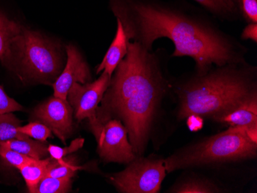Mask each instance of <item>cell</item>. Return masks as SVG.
<instances>
[{"instance_id":"6da1fadb","label":"cell","mask_w":257,"mask_h":193,"mask_svg":"<svg viewBox=\"0 0 257 193\" xmlns=\"http://www.w3.org/2000/svg\"><path fill=\"white\" fill-rule=\"evenodd\" d=\"M109 7L123 27L127 40L151 51L154 42L167 38L174 57L188 56L196 74L214 66L244 62L246 50L206 20L160 0H109Z\"/></svg>"},{"instance_id":"7a4b0ae2","label":"cell","mask_w":257,"mask_h":193,"mask_svg":"<svg viewBox=\"0 0 257 193\" xmlns=\"http://www.w3.org/2000/svg\"><path fill=\"white\" fill-rule=\"evenodd\" d=\"M127 53L115 68L97 109L99 123L119 118L136 156L145 151L162 99L169 87L154 53L128 42Z\"/></svg>"},{"instance_id":"3957f363","label":"cell","mask_w":257,"mask_h":193,"mask_svg":"<svg viewBox=\"0 0 257 193\" xmlns=\"http://www.w3.org/2000/svg\"><path fill=\"white\" fill-rule=\"evenodd\" d=\"M253 70L244 62L214 66L208 73L196 74L178 85L179 120H184L190 115L213 119L256 94Z\"/></svg>"},{"instance_id":"277c9868","label":"cell","mask_w":257,"mask_h":193,"mask_svg":"<svg viewBox=\"0 0 257 193\" xmlns=\"http://www.w3.org/2000/svg\"><path fill=\"white\" fill-rule=\"evenodd\" d=\"M257 126H232L186 145L164 160L167 173L177 170L223 165L255 158Z\"/></svg>"},{"instance_id":"5b68a950","label":"cell","mask_w":257,"mask_h":193,"mask_svg":"<svg viewBox=\"0 0 257 193\" xmlns=\"http://www.w3.org/2000/svg\"><path fill=\"white\" fill-rule=\"evenodd\" d=\"M12 56L24 77L45 84H53L66 64L60 45L24 27L12 43Z\"/></svg>"},{"instance_id":"8992f818","label":"cell","mask_w":257,"mask_h":193,"mask_svg":"<svg viewBox=\"0 0 257 193\" xmlns=\"http://www.w3.org/2000/svg\"><path fill=\"white\" fill-rule=\"evenodd\" d=\"M167 173L163 159L139 157L111 180L121 192L157 193Z\"/></svg>"},{"instance_id":"52a82bcc","label":"cell","mask_w":257,"mask_h":193,"mask_svg":"<svg viewBox=\"0 0 257 193\" xmlns=\"http://www.w3.org/2000/svg\"><path fill=\"white\" fill-rule=\"evenodd\" d=\"M110 79L109 75L102 73L96 81L86 84L74 83L68 93L67 100L73 108L75 118L78 122L87 119L94 135L101 127L97 119L99 103L106 93Z\"/></svg>"},{"instance_id":"ba28073f","label":"cell","mask_w":257,"mask_h":193,"mask_svg":"<svg viewBox=\"0 0 257 193\" xmlns=\"http://www.w3.org/2000/svg\"><path fill=\"white\" fill-rule=\"evenodd\" d=\"M99 156L105 162L130 163L137 158L120 120L109 119L101 124L96 135Z\"/></svg>"},{"instance_id":"9c48e42d","label":"cell","mask_w":257,"mask_h":193,"mask_svg":"<svg viewBox=\"0 0 257 193\" xmlns=\"http://www.w3.org/2000/svg\"><path fill=\"white\" fill-rule=\"evenodd\" d=\"M73 109L67 99L53 96L37 106L33 118L42 122L54 132L63 143L73 132Z\"/></svg>"},{"instance_id":"30bf717a","label":"cell","mask_w":257,"mask_h":193,"mask_svg":"<svg viewBox=\"0 0 257 193\" xmlns=\"http://www.w3.org/2000/svg\"><path fill=\"white\" fill-rule=\"evenodd\" d=\"M66 62L63 71L52 84L54 90V96L67 99L70 88L74 83L86 84L92 79L88 63L73 45H67L66 47Z\"/></svg>"},{"instance_id":"8fae6325","label":"cell","mask_w":257,"mask_h":193,"mask_svg":"<svg viewBox=\"0 0 257 193\" xmlns=\"http://www.w3.org/2000/svg\"><path fill=\"white\" fill-rule=\"evenodd\" d=\"M224 126H257V93L244 99L213 119Z\"/></svg>"},{"instance_id":"7c38bea8","label":"cell","mask_w":257,"mask_h":193,"mask_svg":"<svg viewBox=\"0 0 257 193\" xmlns=\"http://www.w3.org/2000/svg\"><path fill=\"white\" fill-rule=\"evenodd\" d=\"M116 22L117 30L115 33V38L104 56L103 60L96 69V74L103 72L111 77L115 71V68L117 67L119 63L123 60L126 55L128 40H127L121 22L117 19Z\"/></svg>"},{"instance_id":"4fadbf2b","label":"cell","mask_w":257,"mask_h":193,"mask_svg":"<svg viewBox=\"0 0 257 193\" xmlns=\"http://www.w3.org/2000/svg\"><path fill=\"white\" fill-rule=\"evenodd\" d=\"M23 27L0 12V61L4 64H13L12 43L21 33Z\"/></svg>"},{"instance_id":"5bb4252c","label":"cell","mask_w":257,"mask_h":193,"mask_svg":"<svg viewBox=\"0 0 257 193\" xmlns=\"http://www.w3.org/2000/svg\"><path fill=\"white\" fill-rule=\"evenodd\" d=\"M52 159V157L44 159L32 158L30 162L21 165L18 168L23 178L25 179L30 192L33 193L39 182L46 176L47 168Z\"/></svg>"},{"instance_id":"9a60e30c","label":"cell","mask_w":257,"mask_h":193,"mask_svg":"<svg viewBox=\"0 0 257 193\" xmlns=\"http://www.w3.org/2000/svg\"><path fill=\"white\" fill-rule=\"evenodd\" d=\"M0 145L36 159H42L46 155H50L48 146L46 144L40 141L33 140L30 137L26 139H10L0 142Z\"/></svg>"},{"instance_id":"2e32d148","label":"cell","mask_w":257,"mask_h":193,"mask_svg":"<svg viewBox=\"0 0 257 193\" xmlns=\"http://www.w3.org/2000/svg\"><path fill=\"white\" fill-rule=\"evenodd\" d=\"M169 192L176 193H213L221 192L216 184L208 179L190 178L182 180L172 187Z\"/></svg>"},{"instance_id":"e0dca14e","label":"cell","mask_w":257,"mask_h":193,"mask_svg":"<svg viewBox=\"0 0 257 193\" xmlns=\"http://www.w3.org/2000/svg\"><path fill=\"white\" fill-rule=\"evenodd\" d=\"M208 11L217 17H233L238 14L240 4L239 0H194Z\"/></svg>"},{"instance_id":"ac0fdd59","label":"cell","mask_w":257,"mask_h":193,"mask_svg":"<svg viewBox=\"0 0 257 193\" xmlns=\"http://www.w3.org/2000/svg\"><path fill=\"white\" fill-rule=\"evenodd\" d=\"M20 126H21V121L19 120L12 112L0 114V142L30 138L28 135L18 130Z\"/></svg>"},{"instance_id":"d6986e66","label":"cell","mask_w":257,"mask_h":193,"mask_svg":"<svg viewBox=\"0 0 257 193\" xmlns=\"http://www.w3.org/2000/svg\"><path fill=\"white\" fill-rule=\"evenodd\" d=\"M71 178L44 177L35 188L33 193H65L71 188Z\"/></svg>"},{"instance_id":"ffe728a7","label":"cell","mask_w":257,"mask_h":193,"mask_svg":"<svg viewBox=\"0 0 257 193\" xmlns=\"http://www.w3.org/2000/svg\"><path fill=\"white\" fill-rule=\"evenodd\" d=\"M80 168V167L74 165L71 161H67L65 158L62 162H57L53 158L49 164L46 176L72 178L76 175V171Z\"/></svg>"},{"instance_id":"44dd1931","label":"cell","mask_w":257,"mask_h":193,"mask_svg":"<svg viewBox=\"0 0 257 193\" xmlns=\"http://www.w3.org/2000/svg\"><path fill=\"white\" fill-rule=\"evenodd\" d=\"M18 130L40 142H46V139L52 137L51 129L38 121L30 122L26 126H20Z\"/></svg>"},{"instance_id":"7402d4cb","label":"cell","mask_w":257,"mask_h":193,"mask_svg":"<svg viewBox=\"0 0 257 193\" xmlns=\"http://www.w3.org/2000/svg\"><path fill=\"white\" fill-rule=\"evenodd\" d=\"M84 143V139H76L71 142L70 145L67 147L57 146V145H50L48 146V152L50 157L57 161V162H62L64 160V157L69 154L73 153L76 152L78 149H80Z\"/></svg>"},{"instance_id":"603a6c76","label":"cell","mask_w":257,"mask_h":193,"mask_svg":"<svg viewBox=\"0 0 257 193\" xmlns=\"http://www.w3.org/2000/svg\"><path fill=\"white\" fill-rule=\"evenodd\" d=\"M0 156L2 157L6 163L8 164L10 166L16 167L17 168L30 162L33 158L20 152L12 150L3 145H0Z\"/></svg>"},{"instance_id":"cb8c5ba5","label":"cell","mask_w":257,"mask_h":193,"mask_svg":"<svg viewBox=\"0 0 257 193\" xmlns=\"http://www.w3.org/2000/svg\"><path fill=\"white\" fill-rule=\"evenodd\" d=\"M23 109V106L19 104L17 101L7 96L2 86H0V114L21 111Z\"/></svg>"},{"instance_id":"d4e9b609","label":"cell","mask_w":257,"mask_h":193,"mask_svg":"<svg viewBox=\"0 0 257 193\" xmlns=\"http://www.w3.org/2000/svg\"><path fill=\"white\" fill-rule=\"evenodd\" d=\"M241 10L250 24H256L257 0H241Z\"/></svg>"},{"instance_id":"484cf974","label":"cell","mask_w":257,"mask_h":193,"mask_svg":"<svg viewBox=\"0 0 257 193\" xmlns=\"http://www.w3.org/2000/svg\"><path fill=\"white\" fill-rule=\"evenodd\" d=\"M186 125L192 132L201 130L204 126V119L197 115H190L186 118Z\"/></svg>"},{"instance_id":"4316f807","label":"cell","mask_w":257,"mask_h":193,"mask_svg":"<svg viewBox=\"0 0 257 193\" xmlns=\"http://www.w3.org/2000/svg\"><path fill=\"white\" fill-rule=\"evenodd\" d=\"M243 40H250L252 41L257 42V24H249L244 28L241 36Z\"/></svg>"}]
</instances>
